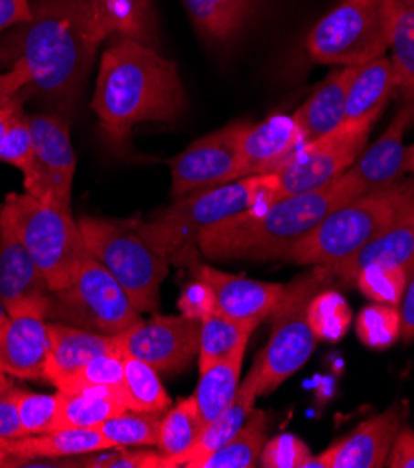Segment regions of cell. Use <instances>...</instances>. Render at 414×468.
Masks as SVG:
<instances>
[{
  "label": "cell",
  "instance_id": "1",
  "mask_svg": "<svg viewBox=\"0 0 414 468\" xmlns=\"http://www.w3.org/2000/svg\"><path fill=\"white\" fill-rule=\"evenodd\" d=\"M186 105L177 66L155 47L116 36L103 53L91 100L105 143L122 152L138 123L174 122Z\"/></svg>",
  "mask_w": 414,
  "mask_h": 468
},
{
  "label": "cell",
  "instance_id": "2",
  "mask_svg": "<svg viewBox=\"0 0 414 468\" xmlns=\"http://www.w3.org/2000/svg\"><path fill=\"white\" fill-rule=\"evenodd\" d=\"M32 17L17 25L16 60L32 75L27 90L73 103L107 34L82 0H30Z\"/></svg>",
  "mask_w": 414,
  "mask_h": 468
},
{
  "label": "cell",
  "instance_id": "3",
  "mask_svg": "<svg viewBox=\"0 0 414 468\" xmlns=\"http://www.w3.org/2000/svg\"><path fill=\"white\" fill-rule=\"evenodd\" d=\"M355 198V189L342 176L321 189L279 198L204 229L198 236V250L209 260L288 258L331 211Z\"/></svg>",
  "mask_w": 414,
  "mask_h": 468
},
{
  "label": "cell",
  "instance_id": "4",
  "mask_svg": "<svg viewBox=\"0 0 414 468\" xmlns=\"http://www.w3.org/2000/svg\"><path fill=\"white\" fill-rule=\"evenodd\" d=\"M274 200H279V179L274 174L249 176L177 198L143 226L172 263L191 267L204 229Z\"/></svg>",
  "mask_w": 414,
  "mask_h": 468
},
{
  "label": "cell",
  "instance_id": "5",
  "mask_svg": "<svg viewBox=\"0 0 414 468\" xmlns=\"http://www.w3.org/2000/svg\"><path fill=\"white\" fill-rule=\"evenodd\" d=\"M412 209L414 177L401 179L387 189L358 197L331 211L293 247L288 260L299 265L334 267L379 238Z\"/></svg>",
  "mask_w": 414,
  "mask_h": 468
},
{
  "label": "cell",
  "instance_id": "6",
  "mask_svg": "<svg viewBox=\"0 0 414 468\" xmlns=\"http://www.w3.org/2000/svg\"><path fill=\"white\" fill-rule=\"evenodd\" d=\"M79 226L88 252L114 276L134 308L141 314L154 312L172 261L143 222L82 217Z\"/></svg>",
  "mask_w": 414,
  "mask_h": 468
},
{
  "label": "cell",
  "instance_id": "7",
  "mask_svg": "<svg viewBox=\"0 0 414 468\" xmlns=\"http://www.w3.org/2000/svg\"><path fill=\"white\" fill-rule=\"evenodd\" d=\"M6 220L53 292L69 286L88 254L82 231L71 211L32 195H8L0 206Z\"/></svg>",
  "mask_w": 414,
  "mask_h": 468
},
{
  "label": "cell",
  "instance_id": "8",
  "mask_svg": "<svg viewBox=\"0 0 414 468\" xmlns=\"http://www.w3.org/2000/svg\"><path fill=\"white\" fill-rule=\"evenodd\" d=\"M334 274L329 267L313 265L284 288V295L271 314L272 331L267 347L258 356L254 371L258 378V396H267L288 381L310 358L315 347V335L308 319V304Z\"/></svg>",
  "mask_w": 414,
  "mask_h": 468
},
{
  "label": "cell",
  "instance_id": "9",
  "mask_svg": "<svg viewBox=\"0 0 414 468\" xmlns=\"http://www.w3.org/2000/svg\"><path fill=\"white\" fill-rule=\"evenodd\" d=\"M394 30V0H340L306 39L319 64L356 68L385 57Z\"/></svg>",
  "mask_w": 414,
  "mask_h": 468
},
{
  "label": "cell",
  "instance_id": "10",
  "mask_svg": "<svg viewBox=\"0 0 414 468\" xmlns=\"http://www.w3.org/2000/svg\"><path fill=\"white\" fill-rule=\"evenodd\" d=\"M53 319L79 329L118 336L143 321L125 290L90 252L68 288L55 292Z\"/></svg>",
  "mask_w": 414,
  "mask_h": 468
},
{
  "label": "cell",
  "instance_id": "11",
  "mask_svg": "<svg viewBox=\"0 0 414 468\" xmlns=\"http://www.w3.org/2000/svg\"><path fill=\"white\" fill-rule=\"evenodd\" d=\"M374 125L342 123L336 131L310 140L274 176L279 198L321 189L340 179L362 154Z\"/></svg>",
  "mask_w": 414,
  "mask_h": 468
},
{
  "label": "cell",
  "instance_id": "12",
  "mask_svg": "<svg viewBox=\"0 0 414 468\" xmlns=\"http://www.w3.org/2000/svg\"><path fill=\"white\" fill-rule=\"evenodd\" d=\"M34 157L25 174V191L34 198L71 211V189L77 157L71 146L69 125L58 114L28 116Z\"/></svg>",
  "mask_w": 414,
  "mask_h": 468
},
{
  "label": "cell",
  "instance_id": "13",
  "mask_svg": "<svg viewBox=\"0 0 414 468\" xmlns=\"http://www.w3.org/2000/svg\"><path fill=\"white\" fill-rule=\"evenodd\" d=\"M250 123L234 122L209 133L170 161L172 197L211 189L241 179V138Z\"/></svg>",
  "mask_w": 414,
  "mask_h": 468
},
{
  "label": "cell",
  "instance_id": "14",
  "mask_svg": "<svg viewBox=\"0 0 414 468\" xmlns=\"http://www.w3.org/2000/svg\"><path fill=\"white\" fill-rule=\"evenodd\" d=\"M200 319L189 315H155L118 335L127 356L150 364L157 371L186 369L200 349Z\"/></svg>",
  "mask_w": 414,
  "mask_h": 468
},
{
  "label": "cell",
  "instance_id": "15",
  "mask_svg": "<svg viewBox=\"0 0 414 468\" xmlns=\"http://www.w3.org/2000/svg\"><path fill=\"white\" fill-rule=\"evenodd\" d=\"M48 319L49 314L37 308L8 314L0 323V371L17 379H43L51 349Z\"/></svg>",
  "mask_w": 414,
  "mask_h": 468
},
{
  "label": "cell",
  "instance_id": "16",
  "mask_svg": "<svg viewBox=\"0 0 414 468\" xmlns=\"http://www.w3.org/2000/svg\"><path fill=\"white\" fill-rule=\"evenodd\" d=\"M414 123V103H401L396 118L383 136L356 157L353 166L344 174L356 197L370 195L403 179L409 172V155L403 136Z\"/></svg>",
  "mask_w": 414,
  "mask_h": 468
},
{
  "label": "cell",
  "instance_id": "17",
  "mask_svg": "<svg viewBox=\"0 0 414 468\" xmlns=\"http://www.w3.org/2000/svg\"><path fill=\"white\" fill-rule=\"evenodd\" d=\"M0 303L8 314L23 308H37L49 315L55 304V292L12 226L3 218H0Z\"/></svg>",
  "mask_w": 414,
  "mask_h": 468
},
{
  "label": "cell",
  "instance_id": "18",
  "mask_svg": "<svg viewBox=\"0 0 414 468\" xmlns=\"http://www.w3.org/2000/svg\"><path fill=\"white\" fill-rule=\"evenodd\" d=\"M403 412L399 405L366 420L349 437L317 457H310L304 468H381L401 431Z\"/></svg>",
  "mask_w": 414,
  "mask_h": 468
},
{
  "label": "cell",
  "instance_id": "19",
  "mask_svg": "<svg viewBox=\"0 0 414 468\" xmlns=\"http://www.w3.org/2000/svg\"><path fill=\"white\" fill-rule=\"evenodd\" d=\"M191 271L195 272L196 280L211 290L215 310L218 314L236 321L252 323L256 326L271 317L286 288L282 284L258 282V280L245 276L228 274L198 261L191 265Z\"/></svg>",
  "mask_w": 414,
  "mask_h": 468
},
{
  "label": "cell",
  "instance_id": "20",
  "mask_svg": "<svg viewBox=\"0 0 414 468\" xmlns=\"http://www.w3.org/2000/svg\"><path fill=\"white\" fill-rule=\"evenodd\" d=\"M304 144L306 138L293 116L272 114L249 125L241 138V177L276 174Z\"/></svg>",
  "mask_w": 414,
  "mask_h": 468
},
{
  "label": "cell",
  "instance_id": "21",
  "mask_svg": "<svg viewBox=\"0 0 414 468\" xmlns=\"http://www.w3.org/2000/svg\"><path fill=\"white\" fill-rule=\"evenodd\" d=\"M51 349L43 367V379L58 387L91 358L122 351L118 336L79 329L66 323H48Z\"/></svg>",
  "mask_w": 414,
  "mask_h": 468
},
{
  "label": "cell",
  "instance_id": "22",
  "mask_svg": "<svg viewBox=\"0 0 414 468\" xmlns=\"http://www.w3.org/2000/svg\"><path fill=\"white\" fill-rule=\"evenodd\" d=\"M367 265L401 267L409 272L414 271V209L399 218L394 226L383 231L379 238L362 247L351 258L329 267L331 272L342 278L345 284H355L356 274Z\"/></svg>",
  "mask_w": 414,
  "mask_h": 468
},
{
  "label": "cell",
  "instance_id": "23",
  "mask_svg": "<svg viewBox=\"0 0 414 468\" xmlns=\"http://www.w3.org/2000/svg\"><path fill=\"white\" fill-rule=\"evenodd\" d=\"M396 91L394 64L387 57L355 68L345 98V123L374 125Z\"/></svg>",
  "mask_w": 414,
  "mask_h": 468
},
{
  "label": "cell",
  "instance_id": "24",
  "mask_svg": "<svg viewBox=\"0 0 414 468\" xmlns=\"http://www.w3.org/2000/svg\"><path fill=\"white\" fill-rule=\"evenodd\" d=\"M263 0H183L196 32L213 45L234 41L258 16Z\"/></svg>",
  "mask_w": 414,
  "mask_h": 468
},
{
  "label": "cell",
  "instance_id": "25",
  "mask_svg": "<svg viewBox=\"0 0 414 468\" xmlns=\"http://www.w3.org/2000/svg\"><path fill=\"white\" fill-rule=\"evenodd\" d=\"M355 68H342L334 71L312 96L297 109L293 120L301 127L306 143L336 131L345 118L347 88Z\"/></svg>",
  "mask_w": 414,
  "mask_h": 468
},
{
  "label": "cell",
  "instance_id": "26",
  "mask_svg": "<svg viewBox=\"0 0 414 468\" xmlns=\"http://www.w3.org/2000/svg\"><path fill=\"white\" fill-rule=\"evenodd\" d=\"M109 36L159 45V19L154 0H82Z\"/></svg>",
  "mask_w": 414,
  "mask_h": 468
},
{
  "label": "cell",
  "instance_id": "27",
  "mask_svg": "<svg viewBox=\"0 0 414 468\" xmlns=\"http://www.w3.org/2000/svg\"><path fill=\"white\" fill-rule=\"evenodd\" d=\"M10 457L19 461L57 459L82 453H101L114 446L94 428L55 430L41 435H28L5 442ZM10 461V459H8Z\"/></svg>",
  "mask_w": 414,
  "mask_h": 468
},
{
  "label": "cell",
  "instance_id": "28",
  "mask_svg": "<svg viewBox=\"0 0 414 468\" xmlns=\"http://www.w3.org/2000/svg\"><path fill=\"white\" fill-rule=\"evenodd\" d=\"M256 398H258V378L252 367L249 378L239 387L234 403L229 405L217 420H213L211 424L204 428L195 448L186 455V459H183V464L187 468H198V464L207 455H211L222 444H226L229 439H232L245 426L250 412L254 410Z\"/></svg>",
  "mask_w": 414,
  "mask_h": 468
},
{
  "label": "cell",
  "instance_id": "29",
  "mask_svg": "<svg viewBox=\"0 0 414 468\" xmlns=\"http://www.w3.org/2000/svg\"><path fill=\"white\" fill-rule=\"evenodd\" d=\"M245 349L247 347H241L232 356L200 371V383L193 398L196 401L204 428L234 403L239 390Z\"/></svg>",
  "mask_w": 414,
  "mask_h": 468
},
{
  "label": "cell",
  "instance_id": "30",
  "mask_svg": "<svg viewBox=\"0 0 414 468\" xmlns=\"http://www.w3.org/2000/svg\"><path fill=\"white\" fill-rule=\"evenodd\" d=\"M202 431L204 424L193 396L179 401L165 418H161L155 448L163 455V468L183 464V459L195 448Z\"/></svg>",
  "mask_w": 414,
  "mask_h": 468
},
{
  "label": "cell",
  "instance_id": "31",
  "mask_svg": "<svg viewBox=\"0 0 414 468\" xmlns=\"http://www.w3.org/2000/svg\"><path fill=\"white\" fill-rule=\"evenodd\" d=\"M258 326L245 321H236L213 310L200 324V349L198 367H206L232 356L238 349L247 347V342Z\"/></svg>",
  "mask_w": 414,
  "mask_h": 468
},
{
  "label": "cell",
  "instance_id": "32",
  "mask_svg": "<svg viewBox=\"0 0 414 468\" xmlns=\"http://www.w3.org/2000/svg\"><path fill=\"white\" fill-rule=\"evenodd\" d=\"M267 416L261 410H252L245 426L207 455L198 468H252L260 464L261 450L267 442Z\"/></svg>",
  "mask_w": 414,
  "mask_h": 468
},
{
  "label": "cell",
  "instance_id": "33",
  "mask_svg": "<svg viewBox=\"0 0 414 468\" xmlns=\"http://www.w3.org/2000/svg\"><path fill=\"white\" fill-rule=\"evenodd\" d=\"M392 64L401 103H414V0H394Z\"/></svg>",
  "mask_w": 414,
  "mask_h": 468
},
{
  "label": "cell",
  "instance_id": "34",
  "mask_svg": "<svg viewBox=\"0 0 414 468\" xmlns=\"http://www.w3.org/2000/svg\"><path fill=\"white\" fill-rule=\"evenodd\" d=\"M60 407L55 430L98 428L105 420L127 410L122 398L91 392H58Z\"/></svg>",
  "mask_w": 414,
  "mask_h": 468
},
{
  "label": "cell",
  "instance_id": "35",
  "mask_svg": "<svg viewBox=\"0 0 414 468\" xmlns=\"http://www.w3.org/2000/svg\"><path fill=\"white\" fill-rule=\"evenodd\" d=\"M157 373L150 364L125 355L122 396L129 410L163 412L170 407L172 401Z\"/></svg>",
  "mask_w": 414,
  "mask_h": 468
},
{
  "label": "cell",
  "instance_id": "36",
  "mask_svg": "<svg viewBox=\"0 0 414 468\" xmlns=\"http://www.w3.org/2000/svg\"><path fill=\"white\" fill-rule=\"evenodd\" d=\"M123 367H125V353H105L91 358L86 366H82L71 378L62 381L57 388L58 392H91L101 396H116L122 398L123 385Z\"/></svg>",
  "mask_w": 414,
  "mask_h": 468
},
{
  "label": "cell",
  "instance_id": "37",
  "mask_svg": "<svg viewBox=\"0 0 414 468\" xmlns=\"http://www.w3.org/2000/svg\"><path fill=\"white\" fill-rule=\"evenodd\" d=\"M161 418V412H138L127 409L105 420L94 430H98L114 446V450L131 446H157Z\"/></svg>",
  "mask_w": 414,
  "mask_h": 468
},
{
  "label": "cell",
  "instance_id": "38",
  "mask_svg": "<svg viewBox=\"0 0 414 468\" xmlns=\"http://www.w3.org/2000/svg\"><path fill=\"white\" fill-rule=\"evenodd\" d=\"M308 319L317 340L338 342L351 324V308L338 292L321 290L308 304Z\"/></svg>",
  "mask_w": 414,
  "mask_h": 468
},
{
  "label": "cell",
  "instance_id": "39",
  "mask_svg": "<svg viewBox=\"0 0 414 468\" xmlns=\"http://www.w3.org/2000/svg\"><path fill=\"white\" fill-rule=\"evenodd\" d=\"M356 336L372 349H387L401 338V317L398 306L370 304L356 317Z\"/></svg>",
  "mask_w": 414,
  "mask_h": 468
},
{
  "label": "cell",
  "instance_id": "40",
  "mask_svg": "<svg viewBox=\"0 0 414 468\" xmlns=\"http://www.w3.org/2000/svg\"><path fill=\"white\" fill-rule=\"evenodd\" d=\"M407 282L409 272L405 269L388 265H367L355 278L356 288L367 299L388 306H399Z\"/></svg>",
  "mask_w": 414,
  "mask_h": 468
},
{
  "label": "cell",
  "instance_id": "41",
  "mask_svg": "<svg viewBox=\"0 0 414 468\" xmlns=\"http://www.w3.org/2000/svg\"><path fill=\"white\" fill-rule=\"evenodd\" d=\"M19 422L25 437L55 431L60 394H34L16 388Z\"/></svg>",
  "mask_w": 414,
  "mask_h": 468
},
{
  "label": "cell",
  "instance_id": "42",
  "mask_svg": "<svg viewBox=\"0 0 414 468\" xmlns=\"http://www.w3.org/2000/svg\"><path fill=\"white\" fill-rule=\"evenodd\" d=\"M310 457V448L299 437L279 435L265 442L260 464L265 468H304Z\"/></svg>",
  "mask_w": 414,
  "mask_h": 468
},
{
  "label": "cell",
  "instance_id": "43",
  "mask_svg": "<svg viewBox=\"0 0 414 468\" xmlns=\"http://www.w3.org/2000/svg\"><path fill=\"white\" fill-rule=\"evenodd\" d=\"M34 157V144H32V131L28 125V118L21 114L12 127L8 129L3 144H0V161L14 165L23 172V176L30 170Z\"/></svg>",
  "mask_w": 414,
  "mask_h": 468
},
{
  "label": "cell",
  "instance_id": "44",
  "mask_svg": "<svg viewBox=\"0 0 414 468\" xmlns=\"http://www.w3.org/2000/svg\"><path fill=\"white\" fill-rule=\"evenodd\" d=\"M107 455H98L84 461V466L98 468H163V455L159 452H129L127 448H116Z\"/></svg>",
  "mask_w": 414,
  "mask_h": 468
},
{
  "label": "cell",
  "instance_id": "45",
  "mask_svg": "<svg viewBox=\"0 0 414 468\" xmlns=\"http://www.w3.org/2000/svg\"><path fill=\"white\" fill-rule=\"evenodd\" d=\"M179 310L183 315L202 321L207 314L215 310L211 290L204 282H200V280H196L195 284H189L179 297Z\"/></svg>",
  "mask_w": 414,
  "mask_h": 468
},
{
  "label": "cell",
  "instance_id": "46",
  "mask_svg": "<svg viewBox=\"0 0 414 468\" xmlns=\"http://www.w3.org/2000/svg\"><path fill=\"white\" fill-rule=\"evenodd\" d=\"M21 437H25V433L19 422L16 388L10 387L0 392V442L16 441Z\"/></svg>",
  "mask_w": 414,
  "mask_h": 468
},
{
  "label": "cell",
  "instance_id": "47",
  "mask_svg": "<svg viewBox=\"0 0 414 468\" xmlns=\"http://www.w3.org/2000/svg\"><path fill=\"white\" fill-rule=\"evenodd\" d=\"M30 82L32 75L28 66L23 60H16L10 71L0 73V103L17 98Z\"/></svg>",
  "mask_w": 414,
  "mask_h": 468
},
{
  "label": "cell",
  "instance_id": "48",
  "mask_svg": "<svg viewBox=\"0 0 414 468\" xmlns=\"http://www.w3.org/2000/svg\"><path fill=\"white\" fill-rule=\"evenodd\" d=\"M387 466L392 468H414V431L401 428L396 442L387 459Z\"/></svg>",
  "mask_w": 414,
  "mask_h": 468
},
{
  "label": "cell",
  "instance_id": "49",
  "mask_svg": "<svg viewBox=\"0 0 414 468\" xmlns=\"http://www.w3.org/2000/svg\"><path fill=\"white\" fill-rule=\"evenodd\" d=\"M32 17L30 0H0V34Z\"/></svg>",
  "mask_w": 414,
  "mask_h": 468
},
{
  "label": "cell",
  "instance_id": "50",
  "mask_svg": "<svg viewBox=\"0 0 414 468\" xmlns=\"http://www.w3.org/2000/svg\"><path fill=\"white\" fill-rule=\"evenodd\" d=\"M398 310L401 317V340L405 344H410L414 342V271L409 276V282Z\"/></svg>",
  "mask_w": 414,
  "mask_h": 468
},
{
  "label": "cell",
  "instance_id": "51",
  "mask_svg": "<svg viewBox=\"0 0 414 468\" xmlns=\"http://www.w3.org/2000/svg\"><path fill=\"white\" fill-rule=\"evenodd\" d=\"M23 114V107L21 101L17 98L0 103V144L8 133V129L12 127V123Z\"/></svg>",
  "mask_w": 414,
  "mask_h": 468
},
{
  "label": "cell",
  "instance_id": "52",
  "mask_svg": "<svg viewBox=\"0 0 414 468\" xmlns=\"http://www.w3.org/2000/svg\"><path fill=\"white\" fill-rule=\"evenodd\" d=\"M8 459H10V455L6 452V446H5V442H0V466H6Z\"/></svg>",
  "mask_w": 414,
  "mask_h": 468
},
{
  "label": "cell",
  "instance_id": "53",
  "mask_svg": "<svg viewBox=\"0 0 414 468\" xmlns=\"http://www.w3.org/2000/svg\"><path fill=\"white\" fill-rule=\"evenodd\" d=\"M6 388H10V383H8V376H6V373L0 371V392L6 390Z\"/></svg>",
  "mask_w": 414,
  "mask_h": 468
},
{
  "label": "cell",
  "instance_id": "54",
  "mask_svg": "<svg viewBox=\"0 0 414 468\" xmlns=\"http://www.w3.org/2000/svg\"><path fill=\"white\" fill-rule=\"evenodd\" d=\"M8 317V312H6V308H5V304L0 303V323H3L5 319Z\"/></svg>",
  "mask_w": 414,
  "mask_h": 468
},
{
  "label": "cell",
  "instance_id": "55",
  "mask_svg": "<svg viewBox=\"0 0 414 468\" xmlns=\"http://www.w3.org/2000/svg\"><path fill=\"white\" fill-rule=\"evenodd\" d=\"M407 155H409V163H412L414 161V146L407 148Z\"/></svg>",
  "mask_w": 414,
  "mask_h": 468
},
{
  "label": "cell",
  "instance_id": "56",
  "mask_svg": "<svg viewBox=\"0 0 414 468\" xmlns=\"http://www.w3.org/2000/svg\"><path fill=\"white\" fill-rule=\"evenodd\" d=\"M409 172L414 176V161H412V163H409Z\"/></svg>",
  "mask_w": 414,
  "mask_h": 468
}]
</instances>
